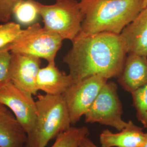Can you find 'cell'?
I'll return each mask as SVG.
<instances>
[{"instance_id": "6da1fadb", "label": "cell", "mask_w": 147, "mask_h": 147, "mask_svg": "<svg viewBox=\"0 0 147 147\" xmlns=\"http://www.w3.org/2000/svg\"><path fill=\"white\" fill-rule=\"evenodd\" d=\"M63 57L74 83L94 75L118 77L126 57L120 35L101 32L75 39Z\"/></svg>"}, {"instance_id": "7a4b0ae2", "label": "cell", "mask_w": 147, "mask_h": 147, "mask_svg": "<svg viewBox=\"0 0 147 147\" xmlns=\"http://www.w3.org/2000/svg\"><path fill=\"white\" fill-rule=\"evenodd\" d=\"M143 3V0H95L76 38L101 32L120 34L141 11Z\"/></svg>"}, {"instance_id": "3957f363", "label": "cell", "mask_w": 147, "mask_h": 147, "mask_svg": "<svg viewBox=\"0 0 147 147\" xmlns=\"http://www.w3.org/2000/svg\"><path fill=\"white\" fill-rule=\"evenodd\" d=\"M36 102L37 121L26 147H46L72 124L63 95H39Z\"/></svg>"}, {"instance_id": "277c9868", "label": "cell", "mask_w": 147, "mask_h": 147, "mask_svg": "<svg viewBox=\"0 0 147 147\" xmlns=\"http://www.w3.org/2000/svg\"><path fill=\"white\" fill-rule=\"evenodd\" d=\"M95 0H56L53 5L38 2L44 27L63 40L74 41L78 36L89 7Z\"/></svg>"}, {"instance_id": "5b68a950", "label": "cell", "mask_w": 147, "mask_h": 147, "mask_svg": "<svg viewBox=\"0 0 147 147\" xmlns=\"http://www.w3.org/2000/svg\"><path fill=\"white\" fill-rule=\"evenodd\" d=\"M63 40L56 33L36 22L22 30L20 35L8 45V47L11 53L42 58L49 63L55 62Z\"/></svg>"}, {"instance_id": "8992f818", "label": "cell", "mask_w": 147, "mask_h": 147, "mask_svg": "<svg viewBox=\"0 0 147 147\" xmlns=\"http://www.w3.org/2000/svg\"><path fill=\"white\" fill-rule=\"evenodd\" d=\"M115 82L107 81L85 114L86 123H98L118 131L125 127L127 121L122 118L123 106Z\"/></svg>"}, {"instance_id": "52a82bcc", "label": "cell", "mask_w": 147, "mask_h": 147, "mask_svg": "<svg viewBox=\"0 0 147 147\" xmlns=\"http://www.w3.org/2000/svg\"><path fill=\"white\" fill-rule=\"evenodd\" d=\"M107 81L100 75L92 76L74 83L63 94L72 125L85 115Z\"/></svg>"}, {"instance_id": "ba28073f", "label": "cell", "mask_w": 147, "mask_h": 147, "mask_svg": "<svg viewBox=\"0 0 147 147\" xmlns=\"http://www.w3.org/2000/svg\"><path fill=\"white\" fill-rule=\"evenodd\" d=\"M32 95L11 82L0 89V104L13 112L28 137L33 131L37 119V105Z\"/></svg>"}, {"instance_id": "9c48e42d", "label": "cell", "mask_w": 147, "mask_h": 147, "mask_svg": "<svg viewBox=\"0 0 147 147\" xmlns=\"http://www.w3.org/2000/svg\"><path fill=\"white\" fill-rule=\"evenodd\" d=\"M41 59L34 56L11 53L10 81L17 88L32 95H36V80L40 69Z\"/></svg>"}, {"instance_id": "30bf717a", "label": "cell", "mask_w": 147, "mask_h": 147, "mask_svg": "<svg viewBox=\"0 0 147 147\" xmlns=\"http://www.w3.org/2000/svg\"><path fill=\"white\" fill-rule=\"evenodd\" d=\"M126 53L147 57V7L119 34Z\"/></svg>"}, {"instance_id": "8fae6325", "label": "cell", "mask_w": 147, "mask_h": 147, "mask_svg": "<svg viewBox=\"0 0 147 147\" xmlns=\"http://www.w3.org/2000/svg\"><path fill=\"white\" fill-rule=\"evenodd\" d=\"M118 82L130 93L147 84V56L129 54L118 77Z\"/></svg>"}, {"instance_id": "7c38bea8", "label": "cell", "mask_w": 147, "mask_h": 147, "mask_svg": "<svg viewBox=\"0 0 147 147\" xmlns=\"http://www.w3.org/2000/svg\"><path fill=\"white\" fill-rule=\"evenodd\" d=\"M74 84L71 76L60 71L55 61L49 62L46 67L40 69L36 87L38 91L41 90L47 94L63 95Z\"/></svg>"}, {"instance_id": "4fadbf2b", "label": "cell", "mask_w": 147, "mask_h": 147, "mask_svg": "<svg viewBox=\"0 0 147 147\" xmlns=\"http://www.w3.org/2000/svg\"><path fill=\"white\" fill-rule=\"evenodd\" d=\"M144 138L145 133L142 128L129 121L118 132L104 130L100 134L99 140L101 147H141Z\"/></svg>"}, {"instance_id": "5bb4252c", "label": "cell", "mask_w": 147, "mask_h": 147, "mask_svg": "<svg viewBox=\"0 0 147 147\" xmlns=\"http://www.w3.org/2000/svg\"><path fill=\"white\" fill-rule=\"evenodd\" d=\"M26 132L8 111L0 113V147H26Z\"/></svg>"}, {"instance_id": "9a60e30c", "label": "cell", "mask_w": 147, "mask_h": 147, "mask_svg": "<svg viewBox=\"0 0 147 147\" xmlns=\"http://www.w3.org/2000/svg\"><path fill=\"white\" fill-rule=\"evenodd\" d=\"M37 1L20 0L14 7L13 15L21 25H31L36 23L39 14Z\"/></svg>"}, {"instance_id": "2e32d148", "label": "cell", "mask_w": 147, "mask_h": 147, "mask_svg": "<svg viewBox=\"0 0 147 147\" xmlns=\"http://www.w3.org/2000/svg\"><path fill=\"white\" fill-rule=\"evenodd\" d=\"M87 127L71 126L66 131L59 134L51 147H78L80 143L89 135Z\"/></svg>"}, {"instance_id": "e0dca14e", "label": "cell", "mask_w": 147, "mask_h": 147, "mask_svg": "<svg viewBox=\"0 0 147 147\" xmlns=\"http://www.w3.org/2000/svg\"><path fill=\"white\" fill-rule=\"evenodd\" d=\"M133 105L136 111L137 119L147 129V84L131 93Z\"/></svg>"}, {"instance_id": "ac0fdd59", "label": "cell", "mask_w": 147, "mask_h": 147, "mask_svg": "<svg viewBox=\"0 0 147 147\" xmlns=\"http://www.w3.org/2000/svg\"><path fill=\"white\" fill-rule=\"evenodd\" d=\"M22 31L20 25L14 22L9 21L0 25V49L9 45Z\"/></svg>"}, {"instance_id": "d6986e66", "label": "cell", "mask_w": 147, "mask_h": 147, "mask_svg": "<svg viewBox=\"0 0 147 147\" xmlns=\"http://www.w3.org/2000/svg\"><path fill=\"white\" fill-rule=\"evenodd\" d=\"M11 58V52L8 46L0 49V89L11 82L9 76Z\"/></svg>"}, {"instance_id": "ffe728a7", "label": "cell", "mask_w": 147, "mask_h": 147, "mask_svg": "<svg viewBox=\"0 0 147 147\" xmlns=\"http://www.w3.org/2000/svg\"><path fill=\"white\" fill-rule=\"evenodd\" d=\"M20 0H0V22H9L15 5Z\"/></svg>"}, {"instance_id": "44dd1931", "label": "cell", "mask_w": 147, "mask_h": 147, "mask_svg": "<svg viewBox=\"0 0 147 147\" xmlns=\"http://www.w3.org/2000/svg\"><path fill=\"white\" fill-rule=\"evenodd\" d=\"M78 147H99L96 146L94 143L88 137L86 136L81 141Z\"/></svg>"}, {"instance_id": "7402d4cb", "label": "cell", "mask_w": 147, "mask_h": 147, "mask_svg": "<svg viewBox=\"0 0 147 147\" xmlns=\"http://www.w3.org/2000/svg\"><path fill=\"white\" fill-rule=\"evenodd\" d=\"M141 147H147V132L145 133V138H144V142Z\"/></svg>"}, {"instance_id": "603a6c76", "label": "cell", "mask_w": 147, "mask_h": 147, "mask_svg": "<svg viewBox=\"0 0 147 147\" xmlns=\"http://www.w3.org/2000/svg\"><path fill=\"white\" fill-rule=\"evenodd\" d=\"M147 7V0H143V9Z\"/></svg>"}, {"instance_id": "cb8c5ba5", "label": "cell", "mask_w": 147, "mask_h": 147, "mask_svg": "<svg viewBox=\"0 0 147 147\" xmlns=\"http://www.w3.org/2000/svg\"><path fill=\"white\" fill-rule=\"evenodd\" d=\"M79 1H84V0H79Z\"/></svg>"}]
</instances>
